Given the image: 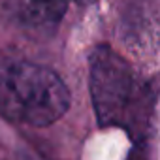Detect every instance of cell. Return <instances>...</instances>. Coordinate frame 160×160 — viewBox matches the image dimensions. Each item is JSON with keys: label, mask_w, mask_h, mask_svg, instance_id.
Instances as JSON below:
<instances>
[{"label": "cell", "mask_w": 160, "mask_h": 160, "mask_svg": "<svg viewBox=\"0 0 160 160\" xmlns=\"http://www.w3.org/2000/svg\"><path fill=\"white\" fill-rule=\"evenodd\" d=\"M77 2H83L85 4V2H92V0H77Z\"/></svg>", "instance_id": "5b68a950"}, {"label": "cell", "mask_w": 160, "mask_h": 160, "mask_svg": "<svg viewBox=\"0 0 160 160\" xmlns=\"http://www.w3.org/2000/svg\"><path fill=\"white\" fill-rule=\"evenodd\" d=\"M91 96L98 124L126 130L134 143L147 141L154 94L130 64L106 45L91 55Z\"/></svg>", "instance_id": "6da1fadb"}, {"label": "cell", "mask_w": 160, "mask_h": 160, "mask_svg": "<svg viewBox=\"0 0 160 160\" xmlns=\"http://www.w3.org/2000/svg\"><path fill=\"white\" fill-rule=\"evenodd\" d=\"M147 141L143 143H136L132 152L128 154V160H149V152H147Z\"/></svg>", "instance_id": "277c9868"}, {"label": "cell", "mask_w": 160, "mask_h": 160, "mask_svg": "<svg viewBox=\"0 0 160 160\" xmlns=\"http://www.w3.org/2000/svg\"><path fill=\"white\" fill-rule=\"evenodd\" d=\"M68 8V0H0L4 17L32 36H51Z\"/></svg>", "instance_id": "3957f363"}, {"label": "cell", "mask_w": 160, "mask_h": 160, "mask_svg": "<svg viewBox=\"0 0 160 160\" xmlns=\"http://www.w3.org/2000/svg\"><path fill=\"white\" fill-rule=\"evenodd\" d=\"M68 106L70 92L53 70L28 60L0 58V115L47 126L58 121Z\"/></svg>", "instance_id": "7a4b0ae2"}]
</instances>
